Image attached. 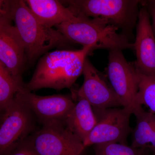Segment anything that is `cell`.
Returning a JSON list of instances; mask_svg holds the SVG:
<instances>
[{
    "instance_id": "12",
    "label": "cell",
    "mask_w": 155,
    "mask_h": 155,
    "mask_svg": "<svg viewBox=\"0 0 155 155\" xmlns=\"http://www.w3.org/2000/svg\"><path fill=\"white\" fill-rule=\"evenodd\" d=\"M133 44L136 56L134 64L137 71L143 75L155 76V37L149 14L141 5Z\"/></svg>"
},
{
    "instance_id": "10",
    "label": "cell",
    "mask_w": 155,
    "mask_h": 155,
    "mask_svg": "<svg viewBox=\"0 0 155 155\" xmlns=\"http://www.w3.org/2000/svg\"><path fill=\"white\" fill-rule=\"evenodd\" d=\"M13 20L0 8V61L14 77L22 78L27 62L25 46Z\"/></svg>"
},
{
    "instance_id": "20",
    "label": "cell",
    "mask_w": 155,
    "mask_h": 155,
    "mask_svg": "<svg viewBox=\"0 0 155 155\" xmlns=\"http://www.w3.org/2000/svg\"><path fill=\"white\" fill-rule=\"evenodd\" d=\"M140 5L146 8L149 14L150 18L151 19L152 27L155 37V0L141 1Z\"/></svg>"
},
{
    "instance_id": "9",
    "label": "cell",
    "mask_w": 155,
    "mask_h": 155,
    "mask_svg": "<svg viewBox=\"0 0 155 155\" xmlns=\"http://www.w3.org/2000/svg\"><path fill=\"white\" fill-rule=\"evenodd\" d=\"M82 75V86L77 90H72V93L85 99L93 109L122 107L107 75L98 70L87 57L84 62Z\"/></svg>"
},
{
    "instance_id": "17",
    "label": "cell",
    "mask_w": 155,
    "mask_h": 155,
    "mask_svg": "<svg viewBox=\"0 0 155 155\" xmlns=\"http://www.w3.org/2000/svg\"><path fill=\"white\" fill-rule=\"evenodd\" d=\"M137 72L138 91L134 105L144 106L149 109V112L155 115V76Z\"/></svg>"
},
{
    "instance_id": "16",
    "label": "cell",
    "mask_w": 155,
    "mask_h": 155,
    "mask_svg": "<svg viewBox=\"0 0 155 155\" xmlns=\"http://www.w3.org/2000/svg\"><path fill=\"white\" fill-rule=\"evenodd\" d=\"M25 87L22 78L13 76L0 61V109L2 112L12 103L17 93Z\"/></svg>"
},
{
    "instance_id": "5",
    "label": "cell",
    "mask_w": 155,
    "mask_h": 155,
    "mask_svg": "<svg viewBox=\"0 0 155 155\" xmlns=\"http://www.w3.org/2000/svg\"><path fill=\"white\" fill-rule=\"evenodd\" d=\"M2 113L0 126V154L5 155L29 137L35 127V116L16 96Z\"/></svg>"
},
{
    "instance_id": "1",
    "label": "cell",
    "mask_w": 155,
    "mask_h": 155,
    "mask_svg": "<svg viewBox=\"0 0 155 155\" xmlns=\"http://www.w3.org/2000/svg\"><path fill=\"white\" fill-rule=\"evenodd\" d=\"M0 8L8 13L19 31L25 46L28 64L54 48L68 47L71 42L57 29L41 24L25 1L1 0Z\"/></svg>"
},
{
    "instance_id": "7",
    "label": "cell",
    "mask_w": 155,
    "mask_h": 155,
    "mask_svg": "<svg viewBox=\"0 0 155 155\" xmlns=\"http://www.w3.org/2000/svg\"><path fill=\"white\" fill-rule=\"evenodd\" d=\"M94 110L97 117V124L84 142V147L86 148L107 143L127 144V137L133 130L130 125L133 107L94 109Z\"/></svg>"
},
{
    "instance_id": "15",
    "label": "cell",
    "mask_w": 155,
    "mask_h": 155,
    "mask_svg": "<svg viewBox=\"0 0 155 155\" xmlns=\"http://www.w3.org/2000/svg\"><path fill=\"white\" fill-rule=\"evenodd\" d=\"M133 114L136 125L132 132L131 146L148 150L155 155V115L145 110L143 107L135 104Z\"/></svg>"
},
{
    "instance_id": "6",
    "label": "cell",
    "mask_w": 155,
    "mask_h": 155,
    "mask_svg": "<svg viewBox=\"0 0 155 155\" xmlns=\"http://www.w3.org/2000/svg\"><path fill=\"white\" fill-rule=\"evenodd\" d=\"M26 141L38 155H84L86 148L62 122L43 125Z\"/></svg>"
},
{
    "instance_id": "14",
    "label": "cell",
    "mask_w": 155,
    "mask_h": 155,
    "mask_svg": "<svg viewBox=\"0 0 155 155\" xmlns=\"http://www.w3.org/2000/svg\"><path fill=\"white\" fill-rule=\"evenodd\" d=\"M31 11L43 25L50 28L77 19L70 10L57 0H25Z\"/></svg>"
},
{
    "instance_id": "11",
    "label": "cell",
    "mask_w": 155,
    "mask_h": 155,
    "mask_svg": "<svg viewBox=\"0 0 155 155\" xmlns=\"http://www.w3.org/2000/svg\"><path fill=\"white\" fill-rule=\"evenodd\" d=\"M26 105L43 125L64 122L75 105L71 96L53 95L41 96L24 88L16 95Z\"/></svg>"
},
{
    "instance_id": "18",
    "label": "cell",
    "mask_w": 155,
    "mask_h": 155,
    "mask_svg": "<svg viewBox=\"0 0 155 155\" xmlns=\"http://www.w3.org/2000/svg\"><path fill=\"white\" fill-rule=\"evenodd\" d=\"M94 149V155H153L148 150L136 148L117 143L95 145Z\"/></svg>"
},
{
    "instance_id": "3",
    "label": "cell",
    "mask_w": 155,
    "mask_h": 155,
    "mask_svg": "<svg viewBox=\"0 0 155 155\" xmlns=\"http://www.w3.org/2000/svg\"><path fill=\"white\" fill-rule=\"evenodd\" d=\"M75 21L65 22L55 26L71 42L93 50L104 49H133V44L125 35L117 32V27L101 18L77 17Z\"/></svg>"
},
{
    "instance_id": "13",
    "label": "cell",
    "mask_w": 155,
    "mask_h": 155,
    "mask_svg": "<svg viewBox=\"0 0 155 155\" xmlns=\"http://www.w3.org/2000/svg\"><path fill=\"white\" fill-rule=\"evenodd\" d=\"M75 105L64 121L66 127L83 143L96 125V116L91 105L85 99L72 93Z\"/></svg>"
},
{
    "instance_id": "4",
    "label": "cell",
    "mask_w": 155,
    "mask_h": 155,
    "mask_svg": "<svg viewBox=\"0 0 155 155\" xmlns=\"http://www.w3.org/2000/svg\"><path fill=\"white\" fill-rule=\"evenodd\" d=\"M76 17L102 18L122 31L129 38L136 26L141 1L67 0L61 1Z\"/></svg>"
},
{
    "instance_id": "8",
    "label": "cell",
    "mask_w": 155,
    "mask_h": 155,
    "mask_svg": "<svg viewBox=\"0 0 155 155\" xmlns=\"http://www.w3.org/2000/svg\"><path fill=\"white\" fill-rule=\"evenodd\" d=\"M107 77L123 107H133L138 91L137 72L134 64L128 63L122 51H109Z\"/></svg>"
},
{
    "instance_id": "19",
    "label": "cell",
    "mask_w": 155,
    "mask_h": 155,
    "mask_svg": "<svg viewBox=\"0 0 155 155\" xmlns=\"http://www.w3.org/2000/svg\"><path fill=\"white\" fill-rule=\"evenodd\" d=\"M5 155H38L26 141Z\"/></svg>"
},
{
    "instance_id": "2",
    "label": "cell",
    "mask_w": 155,
    "mask_h": 155,
    "mask_svg": "<svg viewBox=\"0 0 155 155\" xmlns=\"http://www.w3.org/2000/svg\"><path fill=\"white\" fill-rule=\"evenodd\" d=\"M93 51L91 46L80 50H57L48 52L39 60L30 81L25 84L29 91L50 88H70L83 73L86 58Z\"/></svg>"
}]
</instances>
